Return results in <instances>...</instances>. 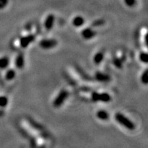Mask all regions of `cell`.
<instances>
[{
	"label": "cell",
	"instance_id": "cell-1",
	"mask_svg": "<svg viewBox=\"0 0 148 148\" xmlns=\"http://www.w3.org/2000/svg\"><path fill=\"white\" fill-rule=\"evenodd\" d=\"M114 118H115L116 122L119 123L120 125H121L122 126L124 127L125 128L129 130H133L135 129L136 126H135L134 123L121 112L116 113L114 115Z\"/></svg>",
	"mask_w": 148,
	"mask_h": 148
},
{
	"label": "cell",
	"instance_id": "cell-2",
	"mask_svg": "<svg viewBox=\"0 0 148 148\" xmlns=\"http://www.w3.org/2000/svg\"><path fill=\"white\" fill-rule=\"evenodd\" d=\"M68 96H69V92L65 89H62L58 94L57 95L56 97L53 101V106L55 108H59L63 104L64 101L67 99Z\"/></svg>",
	"mask_w": 148,
	"mask_h": 148
},
{
	"label": "cell",
	"instance_id": "cell-3",
	"mask_svg": "<svg viewBox=\"0 0 148 148\" xmlns=\"http://www.w3.org/2000/svg\"><path fill=\"white\" fill-rule=\"evenodd\" d=\"M91 99L93 101H101V102L108 103L111 101V96L108 92H92L91 93Z\"/></svg>",
	"mask_w": 148,
	"mask_h": 148
},
{
	"label": "cell",
	"instance_id": "cell-4",
	"mask_svg": "<svg viewBox=\"0 0 148 148\" xmlns=\"http://www.w3.org/2000/svg\"><path fill=\"white\" fill-rule=\"evenodd\" d=\"M35 38V36L33 34H28L21 37L19 40L20 46L22 48H26L30 45V43L34 41Z\"/></svg>",
	"mask_w": 148,
	"mask_h": 148
},
{
	"label": "cell",
	"instance_id": "cell-5",
	"mask_svg": "<svg viewBox=\"0 0 148 148\" xmlns=\"http://www.w3.org/2000/svg\"><path fill=\"white\" fill-rule=\"evenodd\" d=\"M57 44H58V42L55 39H42L39 42L40 47L44 49H51L56 47Z\"/></svg>",
	"mask_w": 148,
	"mask_h": 148
},
{
	"label": "cell",
	"instance_id": "cell-6",
	"mask_svg": "<svg viewBox=\"0 0 148 148\" xmlns=\"http://www.w3.org/2000/svg\"><path fill=\"white\" fill-rule=\"evenodd\" d=\"M96 34H97L96 31L94 30L92 27H86L82 29V33H81L82 36L86 40L91 39L95 36Z\"/></svg>",
	"mask_w": 148,
	"mask_h": 148
},
{
	"label": "cell",
	"instance_id": "cell-7",
	"mask_svg": "<svg viewBox=\"0 0 148 148\" xmlns=\"http://www.w3.org/2000/svg\"><path fill=\"white\" fill-rule=\"evenodd\" d=\"M55 21V16L53 14H50L47 15L46 17L45 22H44V26L47 30H51L54 25Z\"/></svg>",
	"mask_w": 148,
	"mask_h": 148
},
{
	"label": "cell",
	"instance_id": "cell-8",
	"mask_svg": "<svg viewBox=\"0 0 148 148\" xmlns=\"http://www.w3.org/2000/svg\"><path fill=\"white\" fill-rule=\"evenodd\" d=\"M95 78L100 82H108L110 80V76L108 74L97 71L95 74Z\"/></svg>",
	"mask_w": 148,
	"mask_h": 148
},
{
	"label": "cell",
	"instance_id": "cell-9",
	"mask_svg": "<svg viewBox=\"0 0 148 148\" xmlns=\"http://www.w3.org/2000/svg\"><path fill=\"white\" fill-rule=\"evenodd\" d=\"M15 65L18 69H23L25 65V58L23 53H19L15 59Z\"/></svg>",
	"mask_w": 148,
	"mask_h": 148
},
{
	"label": "cell",
	"instance_id": "cell-10",
	"mask_svg": "<svg viewBox=\"0 0 148 148\" xmlns=\"http://www.w3.org/2000/svg\"><path fill=\"white\" fill-rule=\"evenodd\" d=\"M84 23V18L81 16H76L75 17L73 18L72 21V24L73 26L76 27H79L82 26Z\"/></svg>",
	"mask_w": 148,
	"mask_h": 148
},
{
	"label": "cell",
	"instance_id": "cell-11",
	"mask_svg": "<svg viewBox=\"0 0 148 148\" xmlns=\"http://www.w3.org/2000/svg\"><path fill=\"white\" fill-rule=\"evenodd\" d=\"M104 58V54L102 51H98L93 57V62L95 64H99L102 62Z\"/></svg>",
	"mask_w": 148,
	"mask_h": 148
},
{
	"label": "cell",
	"instance_id": "cell-12",
	"mask_svg": "<svg viewBox=\"0 0 148 148\" xmlns=\"http://www.w3.org/2000/svg\"><path fill=\"white\" fill-rule=\"evenodd\" d=\"M96 116L98 119L103 120V121H105V120L108 119L109 118V114L108 113V112L104 110H98L96 113Z\"/></svg>",
	"mask_w": 148,
	"mask_h": 148
},
{
	"label": "cell",
	"instance_id": "cell-13",
	"mask_svg": "<svg viewBox=\"0 0 148 148\" xmlns=\"http://www.w3.org/2000/svg\"><path fill=\"white\" fill-rule=\"evenodd\" d=\"M16 76V72L14 69H8L5 74V78L6 80L11 81Z\"/></svg>",
	"mask_w": 148,
	"mask_h": 148
},
{
	"label": "cell",
	"instance_id": "cell-14",
	"mask_svg": "<svg viewBox=\"0 0 148 148\" xmlns=\"http://www.w3.org/2000/svg\"><path fill=\"white\" fill-rule=\"evenodd\" d=\"M9 62V58L8 57H2L0 58V69H5L7 66H8Z\"/></svg>",
	"mask_w": 148,
	"mask_h": 148
},
{
	"label": "cell",
	"instance_id": "cell-15",
	"mask_svg": "<svg viewBox=\"0 0 148 148\" xmlns=\"http://www.w3.org/2000/svg\"><path fill=\"white\" fill-rule=\"evenodd\" d=\"M140 81L144 84H147L148 83V71L147 69H145L141 76H140Z\"/></svg>",
	"mask_w": 148,
	"mask_h": 148
},
{
	"label": "cell",
	"instance_id": "cell-16",
	"mask_svg": "<svg viewBox=\"0 0 148 148\" xmlns=\"http://www.w3.org/2000/svg\"><path fill=\"white\" fill-rule=\"evenodd\" d=\"M8 97L5 96H0V107L1 108H4L8 105Z\"/></svg>",
	"mask_w": 148,
	"mask_h": 148
},
{
	"label": "cell",
	"instance_id": "cell-17",
	"mask_svg": "<svg viewBox=\"0 0 148 148\" xmlns=\"http://www.w3.org/2000/svg\"><path fill=\"white\" fill-rule=\"evenodd\" d=\"M139 59L140 62H143V63H147L148 55L147 52H145V51H142V52H140L139 55Z\"/></svg>",
	"mask_w": 148,
	"mask_h": 148
},
{
	"label": "cell",
	"instance_id": "cell-18",
	"mask_svg": "<svg viewBox=\"0 0 148 148\" xmlns=\"http://www.w3.org/2000/svg\"><path fill=\"white\" fill-rule=\"evenodd\" d=\"M105 21H103V19H97V20H95V21H92V23H91V25L92 27H99V26H101V25H103V24H104Z\"/></svg>",
	"mask_w": 148,
	"mask_h": 148
},
{
	"label": "cell",
	"instance_id": "cell-19",
	"mask_svg": "<svg viewBox=\"0 0 148 148\" xmlns=\"http://www.w3.org/2000/svg\"><path fill=\"white\" fill-rule=\"evenodd\" d=\"M113 63L114 64V66L116 67L119 68V69H121L122 67V60L121 59L118 58H114L113 60Z\"/></svg>",
	"mask_w": 148,
	"mask_h": 148
},
{
	"label": "cell",
	"instance_id": "cell-20",
	"mask_svg": "<svg viewBox=\"0 0 148 148\" xmlns=\"http://www.w3.org/2000/svg\"><path fill=\"white\" fill-rule=\"evenodd\" d=\"M123 1L128 7H134L136 4V0H123Z\"/></svg>",
	"mask_w": 148,
	"mask_h": 148
},
{
	"label": "cell",
	"instance_id": "cell-21",
	"mask_svg": "<svg viewBox=\"0 0 148 148\" xmlns=\"http://www.w3.org/2000/svg\"><path fill=\"white\" fill-rule=\"evenodd\" d=\"M76 71L78 72V73L81 75V76H82V77H83V78L85 79H88V76H87L86 74L84 73V72H82V69H79V68L77 67V66H76Z\"/></svg>",
	"mask_w": 148,
	"mask_h": 148
},
{
	"label": "cell",
	"instance_id": "cell-22",
	"mask_svg": "<svg viewBox=\"0 0 148 148\" xmlns=\"http://www.w3.org/2000/svg\"><path fill=\"white\" fill-rule=\"evenodd\" d=\"M8 0H0V9H2L8 4Z\"/></svg>",
	"mask_w": 148,
	"mask_h": 148
}]
</instances>
